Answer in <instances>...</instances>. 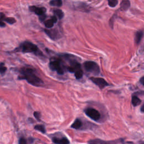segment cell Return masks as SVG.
<instances>
[{
	"mask_svg": "<svg viewBox=\"0 0 144 144\" xmlns=\"http://www.w3.org/2000/svg\"><path fill=\"white\" fill-rule=\"evenodd\" d=\"M20 73L21 76L19 77V79H25L30 85L37 87L43 86V81L35 74L34 70L30 68H22Z\"/></svg>",
	"mask_w": 144,
	"mask_h": 144,
	"instance_id": "obj_1",
	"label": "cell"
},
{
	"mask_svg": "<svg viewBox=\"0 0 144 144\" xmlns=\"http://www.w3.org/2000/svg\"><path fill=\"white\" fill-rule=\"evenodd\" d=\"M16 51H20L24 53H34L38 55H42L37 46L29 41H25L22 43L19 47L15 49Z\"/></svg>",
	"mask_w": 144,
	"mask_h": 144,
	"instance_id": "obj_2",
	"label": "cell"
},
{
	"mask_svg": "<svg viewBox=\"0 0 144 144\" xmlns=\"http://www.w3.org/2000/svg\"><path fill=\"white\" fill-rule=\"evenodd\" d=\"M61 60L59 58H52L50 60V68L53 71H56L59 74H64V71L61 68Z\"/></svg>",
	"mask_w": 144,
	"mask_h": 144,
	"instance_id": "obj_3",
	"label": "cell"
},
{
	"mask_svg": "<svg viewBox=\"0 0 144 144\" xmlns=\"http://www.w3.org/2000/svg\"><path fill=\"white\" fill-rule=\"evenodd\" d=\"M84 67L87 72H90L95 75L100 73V68L97 64L94 61H88L84 63Z\"/></svg>",
	"mask_w": 144,
	"mask_h": 144,
	"instance_id": "obj_4",
	"label": "cell"
},
{
	"mask_svg": "<svg viewBox=\"0 0 144 144\" xmlns=\"http://www.w3.org/2000/svg\"><path fill=\"white\" fill-rule=\"evenodd\" d=\"M87 116L94 121H97L100 118V114L97 110L93 108H87L85 110Z\"/></svg>",
	"mask_w": 144,
	"mask_h": 144,
	"instance_id": "obj_5",
	"label": "cell"
},
{
	"mask_svg": "<svg viewBox=\"0 0 144 144\" xmlns=\"http://www.w3.org/2000/svg\"><path fill=\"white\" fill-rule=\"evenodd\" d=\"M90 80L92 82H94L95 85L103 89V88H105L106 86L109 85V84L106 82L105 79L101 78H95V77H91Z\"/></svg>",
	"mask_w": 144,
	"mask_h": 144,
	"instance_id": "obj_6",
	"label": "cell"
},
{
	"mask_svg": "<svg viewBox=\"0 0 144 144\" xmlns=\"http://www.w3.org/2000/svg\"><path fill=\"white\" fill-rule=\"evenodd\" d=\"M123 140L119 139L116 140L114 141H103L100 139H94L88 141V144H117L119 143H121L122 141Z\"/></svg>",
	"mask_w": 144,
	"mask_h": 144,
	"instance_id": "obj_7",
	"label": "cell"
},
{
	"mask_svg": "<svg viewBox=\"0 0 144 144\" xmlns=\"http://www.w3.org/2000/svg\"><path fill=\"white\" fill-rule=\"evenodd\" d=\"M29 9L31 11L34 12L35 14L41 16L42 15L45 14L46 8L45 7H38L36 6H30Z\"/></svg>",
	"mask_w": 144,
	"mask_h": 144,
	"instance_id": "obj_8",
	"label": "cell"
},
{
	"mask_svg": "<svg viewBox=\"0 0 144 144\" xmlns=\"http://www.w3.org/2000/svg\"><path fill=\"white\" fill-rule=\"evenodd\" d=\"M44 31H45V32L51 38L54 39V40L57 39L59 38H60V37L59 34V33L55 29L52 30L44 29Z\"/></svg>",
	"mask_w": 144,
	"mask_h": 144,
	"instance_id": "obj_9",
	"label": "cell"
},
{
	"mask_svg": "<svg viewBox=\"0 0 144 144\" xmlns=\"http://www.w3.org/2000/svg\"><path fill=\"white\" fill-rule=\"evenodd\" d=\"M52 141L56 144H69L70 141L66 137H62L61 139L57 137L52 138Z\"/></svg>",
	"mask_w": 144,
	"mask_h": 144,
	"instance_id": "obj_10",
	"label": "cell"
},
{
	"mask_svg": "<svg viewBox=\"0 0 144 144\" xmlns=\"http://www.w3.org/2000/svg\"><path fill=\"white\" fill-rule=\"evenodd\" d=\"M131 5L130 2L129 0H123L121 2L120 5L121 10L122 11H126L130 8Z\"/></svg>",
	"mask_w": 144,
	"mask_h": 144,
	"instance_id": "obj_11",
	"label": "cell"
},
{
	"mask_svg": "<svg viewBox=\"0 0 144 144\" xmlns=\"http://www.w3.org/2000/svg\"><path fill=\"white\" fill-rule=\"evenodd\" d=\"M144 35V33L141 31H137V32L135 33V41L137 45L140 42L142 38H143Z\"/></svg>",
	"mask_w": 144,
	"mask_h": 144,
	"instance_id": "obj_12",
	"label": "cell"
},
{
	"mask_svg": "<svg viewBox=\"0 0 144 144\" xmlns=\"http://www.w3.org/2000/svg\"><path fill=\"white\" fill-rule=\"evenodd\" d=\"M82 125V123L80 119H77L76 120L74 121V122L72 124V125L71 126V127L77 130L79 129V128L81 127Z\"/></svg>",
	"mask_w": 144,
	"mask_h": 144,
	"instance_id": "obj_13",
	"label": "cell"
},
{
	"mask_svg": "<svg viewBox=\"0 0 144 144\" xmlns=\"http://www.w3.org/2000/svg\"><path fill=\"white\" fill-rule=\"evenodd\" d=\"M50 5L56 7H60L63 4L62 0H51L50 2Z\"/></svg>",
	"mask_w": 144,
	"mask_h": 144,
	"instance_id": "obj_14",
	"label": "cell"
},
{
	"mask_svg": "<svg viewBox=\"0 0 144 144\" xmlns=\"http://www.w3.org/2000/svg\"><path fill=\"white\" fill-rule=\"evenodd\" d=\"M141 100L138 97H137L136 96H133L132 97V103L133 104V105L136 106L140 105L141 104Z\"/></svg>",
	"mask_w": 144,
	"mask_h": 144,
	"instance_id": "obj_15",
	"label": "cell"
},
{
	"mask_svg": "<svg viewBox=\"0 0 144 144\" xmlns=\"http://www.w3.org/2000/svg\"><path fill=\"white\" fill-rule=\"evenodd\" d=\"M83 72L82 69V68L77 70L76 72L74 73L75 77H76V79H81L82 77H83Z\"/></svg>",
	"mask_w": 144,
	"mask_h": 144,
	"instance_id": "obj_16",
	"label": "cell"
},
{
	"mask_svg": "<svg viewBox=\"0 0 144 144\" xmlns=\"http://www.w3.org/2000/svg\"><path fill=\"white\" fill-rule=\"evenodd\" d=\"M54 13L56 15V16L59 17V19H62L64 16V12L60 9H55L54 10Z\"/></svg>",
	"mask_w": 144,
	"mask_h": 144,
	"instance_id": "obj_17",
	"label": "cell"
},
{
	"mask_svg": "<svg viewBox=\"0 0 144 144\" xmlns=\"http://www.w3.org/2000/svg\"><path fill=\"white\" fill-rule=\"evenodd\" d=\"M54 21H53V20L52 19L47 20V21H46L45 22V25L46 26V27H47L48 28H52L53 26H54Z\"/></svg>",
	"mask_w": 144,
	"mask_h": 144,
	"instance_id": "obj_18",
	"label": "cell"
},
{
	"mask_svg": "<svg viewBox=\"0 0 144 144\" xmlns=\"http://www.w3.org/2000/svg\"><path fill=\"white\" fill-rule=\"evenodd\" d=\"M34 129L36 130L37 131H39L41 132L43 134H45L46 132V129L45 126L43 125H36L34 127Z\"/></svg>",
	"mask_w": 144,
	"mask_h": 144,
	"instance_id": "obj_19",
	"label": "cell"
},
{
	"mask_svg": "<svg viewBox=\"0 0 144 144\" xmlns=\"http://www.w3.org/2000/svg\"><path fill=\"white\" fill-rule=\"evenodd\" d=\"M3 20L6 22H7V23L10 24H13L16 22V20H15L14 17H4L3 19Z\"/></svg>",
	"mask_w": 144,
	"mask_h": 144,
	"instance_id": "obj_20",
	"label": "cell"
},
{
	"mask_svg": "<svg viewBox=\"0 0 144 144\" xmlns=\"http://www.w3.org/2000/svg\"><path fill=\"white\" fill-rule=\"evenodd\" d=\"M118 0H108V4L110 7H114L118 5Z\"/></svg>",
	"mask_w": 144,
	"mask_h": 144,
	"instance_id": "obj_21",
	"label": "cell"
},
{
	"mask_svg": "<svg viewBox=\"0 0 144 144\" xmlns=\"http://www.w3.org/2000/svg\"><path fill=\"white\" fill-rule=\"evenodd\" d=\"M4 17H5V15L3 14H0V26H1V27H4V26H6L5 23H3V21L1 20H3Z\"/></svg>",
	"mask_w": 144,
	"mask_h": 144,
	"instance_id": "obj_22",
	"label": "cell"
},
{
	"mask_svg": "<svg viewBox=\"0 0 144 144\" xmlns=\"http://www.w3.org/2000/svg\"><path fill=\"white\" fill-rule=\"evenodd\" d=\"M6 70H7V68L3 65V64H2L1 65H0V74L4 73Z\"/></svg>",
	"mask_w": 144,
	"mask_h": 144,
	"instance_id": "obj_23",
	"label": "cell"
},
{
	"mask_svg": "<svg viewBox=\"0 0 144 144\" xmlns=\"http://www.w3.org/2000/svg\"><path fill=\"white\" fill-rule=\"evenodd\" d=\"M33 114H34V116L35 117V118L36 119L37 121H41V114L39 113V112H34Z\"/></svg>",
	"mask_w": 144,
	"mask_h": 144,
	"instance_id": "obj_24",
	"label": "cell"
},
{
	"mask_svg": "<svg viewBox=\"0 0 144 144\" xmlns=\"http://www.w3.org/2000/svg\"><path fill=\"white\" fill-rule=\"evenodd\" d=\"M19 144H27V143H26V141L25 139L21 138L19 140Z\"/></svg>",
	"mask_w": 144,
	"mask_h": 144,
	"instance_id": "obj_25",
	"label": "cell"
},
{
	"mask_svg": "<svg viewBox=\"0 0 144 144\" xmlns=\"http://www.w3.org/2000/svg\"><path fill=\"white\" fill-rule=\"evenodd\" d=\"M39 16V19H40V20H41V21L44 20L45 19L46 17L45 14L42 15H41V16Z\"/></svg>",
	"mask_w": 144,
	"mask_h": 144,
	"instance_id": "obj_26",
	"label": "cell"
},
{
	"mask_svg": "<svg viewBox=\"0 0 144 144\" xmlns=\"http://www.w3.org/2000/svg\"><path fill=\"white\" fill-rule=\"evenodd\" d=\"M140 83L142 84V85L144 86V77H142V78L140 79Z\"/></svg>",
	"mask_w": 144,
	"mask_h": 144,
	"instance_id": "obj_27",
	"label": "cell"
},
{
	"mask_svg": "<svg viewBox=\"0 0 144 144\" xmlns=\"http://www.w3.org/2000/svg\"><path fill=\"white\" fill-rule=\"evenodd\" d=\"M51 19L53 20V21H54V23H56V21H57V17L56 16H53L52 17Z\"/></svg>",
	"mask_w": 144,
	"mask_h": 144,
	"instance_id": "obj_28",
	"label": "cell"
},
{
	"mask_svg": "<svg viewBox=\"0 0 144 144\" xmlns=\"http://www.w3.org/2000/svg\"><path fill=\"white\" fill-rule=\"evenodd\" d=\"M141 111L143 113H144V104L141 107Z\"/></svg>",
	"mask_w": 144,
	"mask_h": 144,
	"instance_id": "obj_29",
	"label": "cell"
},
{
	"mask_svg": "<svg viewBox=\"0 0 144 144\" xmlns=\"http://www.w3.org/2000/svg\"><path fill=\"white\" fill-rule=\"evenodd\" d=\"M141 144H144V141L142 142V143H141Z\"/></svg>",
	"mask_w": 144,
	"mask_h": 144,
	"instance_id": "obj_30",
	"label": "cell"
}]
</instances>
